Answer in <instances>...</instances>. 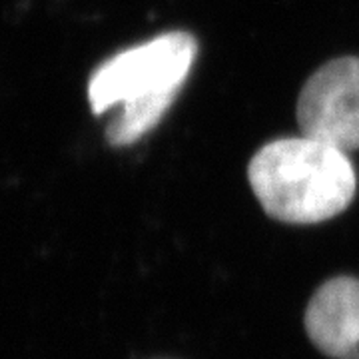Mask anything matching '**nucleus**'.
Listing matches in <instances>:
<instances>
[{
    "label": "nucleus",
    "mask_w": 359,
    "mask_h": 359,
    "mask_svg": "<svg viewBox=\"0 0 359 359\" xmlns=\"http://www.w3.org/2000/svg\"><path fill=\"white\" fill-rule=\"evenodd\" d=\"M196 56L198 40L172 30L104 60L88 80L90 108L104 114L122 106L106 128V140L130 146L154 130L178 98Z\"/></svg>",
    "instance_id": "1"
},
{
    "label": "nucleus",
    "mask_w": 359,
    "mask_h": 359,
    "mask_svg": "<svg viewBox=\"0 0 359 359\" xmlns=\"http://www.w3.org/2000/svg\"><path fill=\"white\" fill-rule=\"evenodd\" d=\"M248 180L269 218L283 224H320L351 204L358 176L349 156L325 142L297 136L259 148Z\"/></svg>",
    "instance_id": "2"
},
{
    "label": "nucleus",
    "mask_w": 359,
    "mask_h": 359,
    "mask_svg": "<svg viewBox=\"0 0 359 359\" xmlns=\"http://www.w3.org/2000/svg\"><path fill=\"white\" fill-rule=\"evenodd\" d=\"M304 136L344 152L359 150V58L344 56L318 68L297 100Z\"/></svg>",
    "instance_id": "3"
},
{
    "label": "nucleus",
    "mask_w": 359,
    "mask_h": 359,
    "mask_svg": "<svg viewBox=\"0 0 359 359\" xmlns=\"http://www.w3.org/2000/svg\"><path fill=\"white\" fill-rule=\"evenodd\" d=\"M306 332L321 353L334 359H359V280L332 278L311 295Z\"/></svg>",
    "instance_id": "4"
}]
</instances>
